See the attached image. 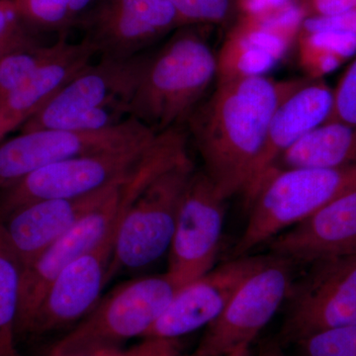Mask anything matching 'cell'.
Instances as JSON below:
<instances>
[{"label":"cell","mask_w":356,"mask_h":356,"mask_svg":"<svg viewBox=\"0 0 356 356\" xmlns=\"http://www.w3.org/2000/svg\"><path fill=\"white\" fill-rule=\"evenodd\" d=\"M307 81L259 76L217 83L191 115L187 122L204 172L225 197L247 191L274 112Z\"/></svg>","instance_id":"6da1fadb"},{"label":"cell","mask_w":356,"mask_h":356,"mask_svg":"<svg viewBox=\"0 0 356 356\" xmlns=\"http://www.w3.org/2000/svg\"><path fill=\"white\" fill-rule=\"evenodd\" d=\"M179 28L149 54L130 104V117L156 133L180 127L217 79V55L201 29Z\"/></svg>","instance_id":"7a4b0ae2"},{"label":"cell","mask_w":356,"mask_h":356,"mask_svg":"<svg viewBox=\"0 0 356 356\" xmlns=\"http://www.w3.org/2000/svg\"><path fill=\"white\" fill-rule=\"evenodd\" d=\"M356 189V165L274 170L250 203L247 226L233 250L243 257L327 204Z\"/></svg>","instance_id":"3957f363"},{"label":"cell","mask_w":356,"mask_h":356,"mask_svg":"<svg viewBox=\"0 0 356 356\" xmlns=\"http://www.w3.org/2000/svg\"><path fill=\"white\" fill-rule=\"evenodd\" d=\"M194 172L191 156H185L159 173L129 204L115 236L107 284L119 274L151 266L168 252L180 201Z\"/></svg>","instance_id":"277c9868"},{"label":"cell","mask_w":356,"mask_h":356,"mask_svg":"<svg viewBox=\"0 0 356 356\" xmlns=\"http://www.w3.org/2000/svg\"><path fill=\"white\" fill-rule=\"evenodd\" d=\"M181 286L168 273L142 276L115 287L92 311L51 346L48 356L106 348L144 339Z\"/></svg>","instance_id":"5b68a950"},{"label":"cell","mask_w":356,"mask_h":356,"mask_svg":"<svg viewBox=\"0 0 356 356\" xmlns=\"http://www.w3.org/2000/svg\"><path fill=\"white\" fill-rule=\"evenodd\" d=\"M156 161L147 159L124 180L99 207L58 238L24 267L21 282L17 337L24 334L44 292L72 262L90 252L118 225L129 204L161 172Z\"/></svg>","instance_id":"8992f818"},{"label":"cell","mask_w":356,"mask_h":356,"mask_svg":"<svg viewBox=\"0 0 356 356\" xmlns=\"http://www.w3.org/2000/svg\"><path fill=\"white\" fill-rule=\"evenodd\" d=\"M156 136L158 133L132 117L103 130L44 129L21 133L0 143V191L44 166L77 156L143 146L153 142Z\"/></svg>","instance_id":"52a82bcc"},{"label":"cell","mask_w":356,"mask_h":356,"mask_svg":"<svg viewBox=\"0 0 356 356\" xmlns=\"http://www.w3.org/2000/svg\"><path fill=\"white\" fill-rule=\"evenodd\" d=\"M291 262L270 254L210 325L193 353L185 356H227L252 346L287 300L293 285Z\"/></svg>","instance_id":"ba28073f"},{"label":"cell","mask_w":356,"mask_h":356,"mask_svg":"<svg viewBox=\"0 0 356 356\" xmlns=\"http://www.w3.org/2000/svg\"><path fill=\"white\" fill-rule=\"evenodd\" d=\"M156 139L143 146L77 156L40 168L0 191V217L25 204L81 197L122 181L137 170Z\"/></svg>","instance_id":"9c48e42d"},{"label":"cell","mask_w":356,"mask_h":356,"mask_svg":"<svg viewBox=\"0 0 356 356\" xmlns=\"http://www.w3.org/2000/svg\"><path fill=\"white\" fill-rule=\"evenodd\" d=\"M281 341L294 344L315 332L356 325V254L310 264L288 295Z\"/></svg>","instance_id":"30bf717a"},{"label":"cell","mask_w":356,"mask_h":356,"mask_svg":"<svg viewBox=\"0 0 356 356\" xmlns=\"http://www.w3.org/2000/svg\"><path fill=\"white\" fill-rule=\"evenodd\" d=\"M226 200L204 170L194 172L180 201L168 252L166 273L180 286L214 267L224 231Z\"/></svg>","instance_id":"8fae6325"},{"label":"cell","mask_w":356,"mask_h":356,"mask_svg":"<svg viewBox=\"0 0 356 356\" xmlns=\"http://www.w3.org/2000/svg\"><path fill=\"white\" fill-rule=\"evenodd\" d=\"M77 27L102 60H127L181 24L168 0H96Z\"/></svg>","instance_id":"7c38bea8"},{"label":"cell","mask_w":356,"mask_h":356,"mask_svg":"<svg viewBox=\"0 0 356 356\" xmlns=\"http://www.w3.org/2000/svg\"><path fill=\"white\" fill-rule=\"evenodd\" d=\"M270 254L234 257L187 283L144 339H178L207 327L224 311L243 282Z\"/></svg>","instance_id":"4fadbf2b"},{"label":"cell","mask_w":356,"mask_h":356,"mask_svg":"<svg viewBox=\"0 0 356 356\" xmlns=\"http://www.w3.org/2000/svg\"><path fill=\"white\" fill-rule=\"evenodd\" d=\"M117 228L118 225L99 245L58 274L42 297L24 334H48L79 324L95 309L107 285Z\"/></svg>","instance_id":"5bb4252c"},{"label":"cell","mask_w":356,"mask_h":356,"mask_svg":"<svg viewBox=\"0 0 356 356\" xmlns=\"http://www.w3.org/2000/svg\"><path fill=\"white\" fill-rule=\"evenodd\" d=\"M149 54L90 64L21 126V133L56 129L65 119L115 102L131 104Z\"/></svg>","instance_id":"9a60e30c"},{"label":"cell","mask_w":356,"mask_h":356,"mask_svg":"<svg viewBox=\"0 0 356 356\" xmlns=\"http://www.w3.org/2000/svg\"><path fill=\"white\" fill-rule=\"evenodd\" d=\"M270 254L292 264L356 254V189L290 227L266 243Z\"/></svg>","instance_id":"2e32d148"},{"label":"cell","mask_w":356,"mask_h":356,"mask_svg":"<svg viewBox=\"0 0 356 356\" xmlns=\"http://www.w3.org/2000/svg\"><path fill=\"white\" fill-rule=\"evenodd\" d=\"M124 180L81 197L25 204L0 217L7 238L23 266L30 264L91 211L99 207Z\"/></svg>","instance_id":"e0dca14e"},{"label":"cell","mask_w":356,"mask_h":356,"mask_svg":"<svg viewBox=\"0 0 356 356\" xmlns=\"http://www.w3.org/2000/svg\"><path fill=\"white\" fill-rule=\"evenodd\" d=\"M332 106V88L324 79H308L274 112L261 154L252 168L247 191L248 205L269 177L278 159L306 134L329 118Z\"/></svg>","instance_id":"ac0fdd59"},{"label":"cell","mask_w":356,"mask_h":356,"mask_svg":"<svg viewBox=\"0 0 356 356\" xmlns=\"http://www.w3.org/2000/svg\"><path fill=\"white\" fill-rule=\"evenodd\" d=\"M95 56L86 42L69 43L65 37L58 53L22 86L0 100V105L24 124L88 67Z\"/></svg>","instance_id":"d6986e66"},{"label":"cell","mask_w":356,"mask_h":356,"mask_svg":"<svg viewBox=\"0 0 356 356\" xmlns=\"http://www.w3.org/2000/svg\"><path fill=\"white\" fill-rule=\"evenodd\" d=\"M356 165V126L325 122L281 156L274 170Z\"/></svg>","instance_id":"ffe728a7"},{"label":"cell","mask_w":356,"mask_h":356,"mask_svg":"<svg viewBox=\"0 0 356 356\" xmlns=\"http://www.w3.org/2000/svg\"><path fill=\"white\" fill-rule=\"evenodd\" d=\"M23 271L0 220V356H19L16 341Z\"/></svg>","instance_id":"44dd1931"},{"label":"cell","mask_w":356,"mask_h":356,"mask_svg":"<svg viewBox=\"0 0 356 356\" xmlns=\"http://www.w3.org/2000/svg\"><path fill=\"white\" fill-rule=\"evenodd\" d=\"M298 60L307 77L324 79L356 55V35L337 31H300Z\"/></svg>","instance_id":"7402d4cb"},{"label":"cell","mask_w":356,"mask_h":356,"mask_svg":"<svg viewBox=\"0 0 356 356\" xmlns=\"http://www.w3.org/2000/svg\"><path fill=\"white\" fill-rule=\"evenodd\" d=\"M28 28L65 35L77 27L96 0H13Z\"/></svg>","instance_id":"603a6c76"},{"label":"cell","mask_w":356,"mask_h":356,"mask_svg":"<svg viewBox=\"0 0 356 356\" xmlns=\"http://www.w3.org/2000/svg\"><path fill=\"white\" fill-rule=\"evenodd\" d=\"M65 35L51 46L34 44L11 51L0 60V100L13 92L44 63L53 58L62 46Z\"/></svg>","instance_id":"cb8c5ba5"},{"label":"cell","mask_w":356,"mask_h":356,"mask_svg":"<svg viewBox=\"0 0 356 356\" xmlns=\"http://www.w3.org/2000/svg\"><path fill=\"white\" fill-rule=\"evenodd\" d=\"M185 26L224 25L236 17V0H168Z\"/></svg>","instance_id":"d4e9b609"},{"label":"cell","mask_w":356,"mask_h":356,"mask_svg":"<svg viewBox=\"0 0 356 356\" xmlns=\"http://www.w3.org/2000/svg\"><path fill=\"white\" fill-rule=\"evenodd\" d=\"M294 344L298 356H356V325L315 332Z\"/></svg>","instance_id":"484cf974"},{"label":"cell","mask_w":356,"mask_h":356,"mask_svg":"<svg viewBox=\"0 0 356 356\" xmlns=\"http://www.w3.org/2000/svg\"><path fill=\"white\" fill-rule=\"evenodd\" d=\"M325 122L356 126V55L332 89L331 113Z\"/></svg>","instance_id":"4316f807"},{"label":"cell","mask_w":356,"mask_h":356,"mask_svg":"<svg viewBox=\"0 0 356 356\" xmlns=\"http://www.w3.org/2000/svg\"><path fill=\"white\" fill-rule=\"evenodd\" d=\"M300 31H337L356 35V6L334 15L306 17Z\"/></svg>","instance_id":"83f0119b"},{"label":"cell","mask_w":356,"mask_h":356,"mask_svg":"<svg viewBox=\"0 0 356 356\" xmlns=\"http://www.w3.org/2000/svg\"><path fill=\"white\" fill-rule=\"evenodd\" d=\"M307 17L334 15L356 6V0H298Z\"/></svg>","instance_id":"f1b7e54d"},{"label":"cell","mask_w":356,"mask_h":356,"mask_svg":"<svg viewBox=\"0 0 356 356\" xmlns=\"http://www.w3.org/2000/svg\"><path fill=\"white\" fill-rule=\"evenodd\" d=\"M37 44L27 26L23 25L17 30L0 38V60L11 51Z\"/></svg>","instance_id":"f546056e"},{"label":"cell","mask_w":356,"mask_h":356,"mask_svg":"<svg viewBox=\"0 0 356 356\" xmlns=\"http://www.w3.org/2000/svg\"><path fill=\"white\" fill-rule=\"evenodd\" d=\"M295 0H236V15H255L275 10Z\"/></svg>","instance_id":"4dcf8cb0"},{"label":"cell","mask_w":356,"mask_h":356,"mask_svg":"<svg viewBox=\"0 0 356 356\" xmlns=\"http://www.w3.org/2000/svg\"><path fill=\"white\" fill-rule=\"evenodd\" d=\"M23 25L13 0H0V38Z\"/></svg>","instance_id":"1f68e13d"},{"label":"cell","mask_w":356,"mask_h":356,"mask_svg":"<svg viewBox=\"0 0 356 356\" xmlns=\"http://www.w3.org/2000/svg\"><path fill=\"white\" fill-rule=\"evenodd\" d=\"M153 339H144L142 343L128 350H122L120 348H106L62 356H147L153 346Z\"/></svg>","instance_id":"d6a6232c"},{"label":"cell","mask_w":356,"mask_h":356,"mask_svg":"<svg viewBox=\"0 0 356 356\" xmlns=\"http://www.w3.org/2000/svg\"><path fill=\"white\" fill-rule=\"evenodd\" d=\"M153 339V346L147 356H184L178 339Z\"/></svg>","instance_id":"836d02e7"},{"label":"cell","mask_w":356,"mask_h":356,"mask_svg":"<svg viewBox=\"0 0 356 356\" xmlns=\"http://www.w3.org/2000/svg\"><path fill=\"white\" fill-rule=\"evenodd\" d=\"M23 122L17 117L9 113L6 109L0 105V140L3 139L7 134L13 132L15 129L21 127Z\"/></svg>","instance_id":"e575fe53"},{"label":"cell","mask_w":356,"mask_h":356,"mask_svg":"<svg viewBox=\"0 0 356 356\" xmlns=\"http://www.w3.org/2000/svg\"><path fill=\"white\" fill-rule=\"evenodd\" d=\"M254 356H285V355L280 341H267L259 346Z\"/></svg>","instance_id":"d590c367"},{"label":"cell","mask_w":356,"mask_h":356,"mask_svg":"<svg viewBox=\"0 0 356 356\" xmlns=\"http://www.w3.org/2000/svg\"><path fill=\"white\" fill-rule=\"evenodd\" d=\"M227 356H252V346H242Z\"/></svg>","instance_id":"8d00e7d4"}]
</instances>
